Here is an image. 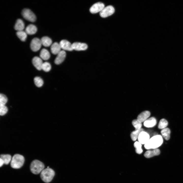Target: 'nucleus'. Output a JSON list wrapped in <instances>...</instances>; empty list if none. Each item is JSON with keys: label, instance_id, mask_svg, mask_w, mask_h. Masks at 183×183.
<instances>
[{"label": "nucleus", "instance_id": "1", "mask_svg": "<svg viewBox=\"0 0 183 183\" xmlns=\"http://www.w3.org/2000/svg\"><path fill=\"white\" fill-rule=\"evenodd\" d=\"M163 142V139L161 135H156L150 138L144 145V147L146 149L148 150L157 149L162 145Z\"/></svg>", "mask_w": 183, "mask_h": 183}, {"label": "nucleus", "instance_id": "2", "mask_svg": "<svg viewBox=\"0 0 183 183\" xmlns=\"http://www.w3.org/2000/svg\"><path fill=\"white\" fill-rule=\"evenodd\" d=\"M24 161V158L23 156L19 154H16L12 157L10 165L13 168L19 169L23 166Z\"/></svg>", "mask_w": 183, "mask_h": 183}, {"label": "nucleus", "instance_id": "3", "mask_svg": "<svg viewBox=\"0 0 183 183\" xmlns=\"http://www.w3.org/2000/svg\"><path fill=\"white\" fill-rule=\"evenodd\" d=\"M55 174L54 170L50 168L44 169L41 172L40 177L44 182L48 183L53 179Z\"/></svg>", "mask_w": 183, "mask_h": 183}, {"label": "nucleus", "instance_id": "4", "mask_svg": "<svg viewBox=\"0 0 183 183\" xmlns=\"http://www.w3.org/2000/svg\"><path fill=\"white\" fill-rule=\"evenodd\" d=\"M44 165L41 162L37 160H33L31 162L30 167L31 172L34 174L39 173L44 169Z\"/></svg>", "mask_w": 183, "mask_h": 183}, {"label": "nucleus", "instance_id": "5", "mask_svg": "<svg viewBox=\"0 0 183 183\" xmlns=\"http://www.w3.org/2000/svg\"><path fill=\"white\" fill-rule=\"evenodd\" d=\"M23 17L27 20L31 22H35L36 19L35 14L29 9H24L22 12Z\"/></svg>", "mask_w": 183, "mask_h": 183}, {"label": "nucleus", "instance_id": "6", "mask_svg": "<svg viewBox=\"0 0 183 183\" xmlns=\"http://www.w3.org/2000/svg\"><path fill=\"white\" fill-rule=\"evenodd\" d=\"M115 12V9L111 5L105 7L100 12V16L103 18L107 17L112 15Z\"/></svg>", "mask_w": 183, "mask_h": 183}, {"label": "nucleus", "instance_id": "7", "mask_svg": "<svg viewBox=\"0 0 183 183\" xmlns=\"http://www.w3.org/2000/svg\"><path fill=\"white\" fill-rule=\"evenodd\" d=\"M42 45L41 40L38 38H35L31 41L30 48L33 51L36 52L40 49Z\"/></svg>", "mask_w": 183, "mask_h": 183}, {"label": "nucleus", "instance_id": "8", "mask_svg": "<svg viewBox=\"0 0 183 183\" xmlns=\"http://www.w3.org/2000/svg\"><path fill=\"white\" fill-rule=\"evenodd\" d=\"M150 139L149 134L144 130L140 133L138 136V141L142 144H146Z\"/></svg>", "mask_w": 183, "mask_h": 183}, {"label": "nucleus", "instance_id": "9", "mask_svg": "<svg viewBox=\"0 0 183 183\" xmlns=\"http://www.w3.org/2000/svg\"><path fill=\"white\" fill-rule=\"evenodd\" d=\"M104 7V5L103 3L100 2H97L91 7L89 11L92 13L100 12Z\"/></svg>", "mask_w": 183, "mask_h": 183}, {"label": "nucleus", "instance_id": "10", "mask_svg": "<svg viewBox=\"0 0 183 183\" xmlns=\"http://www.w3.org/2000/svg\"><path fill=\"white\" fill-rule=\"evenodd\" d=\"M73 50L80 51L86 50L88 48L87 45L84 43L79 42H75L72 44Z\"/></svg>", "mask_w": 183, "mask_h": 183}, {"label": "nucleus", "instance_id": "11", "mask_svg": "<svg viewBox=\"0 0 183 183\" xmlns=\"http://www.w3.org/2000/svg\"><path fill=\"white\" fill-rule=\"evenodd\" d=\"M61 49L64 50L71 51L73 50L72 44L66 40H61L59 43Z\"/></svg>", "mask_w": 183, "mask_h": 183}, {"label": "nucleus", "instance_id": "12", "mask_svg": "<svg viewBox=\"0 0 183 183\" xmlns=\"http://www.w3.org/2000/svg\"><path fill=\"white\" fill-rule=\"evenodd\" d=\"M157 123L156 118L154 117L148 118L143 123V125L145 127L148 128H152L155 126Z\"/></svg>", "mask_w": 183, "mask_h": 183}, {"label": "nucleus", "instance_id": "13", "mask_svg": "<svg viewBox=\"0 0 183 183\" xmlns=\"http://www.w3.org/2000/svg\"><path fill=\"white\" fill-rule=\"evenodd\" d=\"M54 62L57 65L62 63L64 60L66 56V54L64 50H61L57 54Z\"/></svg>", "mask_w": 183, "mask_h": 183}, {"label": "nucleus", "instance_id": "14", "mask_svg": "<svg viewBox=\"0 0 183 183\" xmlns=\"http://www.w3.org/2000/svg\"><path fill=\"white\" fill-rule=\"evenodd\" d=\"M160 153V150L158 149L148 150L144 154V156L147 158H149L156 156H158Z\"/></svg>", "mask_w": 183, "mask_h": 183}, {"label": "nucleus", "instance_id": "15", "mask_svg": "<svg viewBox=\"0 0 183 183\" xmlns=\"http://www.w3.org/2000/svg\"><path fill=\"white\" fill-rule=\"evenodd\" d=\"M150 112L148 111H144L138 116L137 119L141 122H144L150 116Z\"/></svg>", "mask_w": 183, "mask_h": 183}, {"label": "nucleus", "instance_id": "16", "mask_svg": "<svg viewBox=\"0 0 183 183\" xmlns=\"http://www.w3.org/2000/svg\"><path fill=\"white\" fill-rule=\"evenodd\" d=\"M32 63L34 66L38 70L42 69L43 63L42 59L37 56L34 57L32 59Z\"/></svg>", "mask_w": 183, "mask_h": 183}, {"label": "nucleus", "instance_id": "17", "mask_svg": "<svg viewBox=\"0 0 183 183\" xmlns=\"http://www.w3.org/2000/svg\"><path fill=\"white\" fill-rule=\"evenodd\" d=\"M61 48L59 43L55 42L52 44L51 47L52 53L54 54H57L61 50Z\"/></svg>", "mask_w": 183, "mask_h": 183}, {"label": "nucleus", "instance_id": "18", "mask_svg": "<svg viewBox=\"0 0 183 183\" xmlns=\"http://www.w3.org/2000/svg\"><path fill=\"white\" fill-rule=\"evenodd\" d=\"M37 29L36 26L33 24H30L26 27L25 32L27 34L32 35L37 32Z\"/></svg>", "mask_w": 183, "mask_h": 183}, {"label": "nucleus", "instance_id": "19", "mask_svg": "<svg viewBox=\"0 0 183 183\" xmlns=\"http://www.w3.org/2000/svg\"><path fill=\"white\" fill-rule=\"evenodd\" d=\"M14 28L17 31L23 30L24 28V24L23 21L20 19H18L15 24Z\"/></svg>", "mask_w": 183, "mask_h": 183}, {"label": "nucleus", "instance_id": "20", "mask_svg": "<svg viewBox=\"0 0 183 183\" xmlns=\"http://www.w3.org/2000/svg\"><path fill=\"white\" fill-rule=\"evenodd\" d=\"M40 56L41 59L47 60L49 58L50 54L48 50L45 49H43L40 51Z\"/></svg>", "mask_w": 183, "mask_h": 183}, {"label": "nucleus", "instance_id": "21", "mask_svg": "<svg viewBox=\"0 0 183 183\" xmlns=\"http://www.w3.org/2000/svg\"><path fill=\"white\" fill-rule=\"evenodd\" d=\"M40 40L42 44L45 47H48L51 45L52 43V40L48 37H43Z\"/></svg>", "mask_w": 183, "mask_h": 183}, {"label": "nucleus", "instance_id": "22", "mask_svg": "<svg viewBox=\"0 0 183 183\" xmlns=\"http://www.w3.org/2000/svg\"><path fill=\"white\" fill-rule=\"evenodd\" d=\"M161 133L162 136L166 140H169L170 138L171 131L170 129L166 128L161 130Z\"/></svg>", "mask_w": 183, "mask_h": 183}, {"label": "nucleus", "instance_id": "23", "mask_svg": "<svg viewBox=\"0 0 183 183\" xmlns=\"http://www.w3.org/2000/svg\"><path fill=\"white\" fill-rule=\"evenodd\" d=\"M144 130V129L142 128L139 130H135L132 132L130 134V137L132 140L133 141L136 140L138 139L140 133Z\"/></svg>", "mask_w": 183, "mask_h": 183}, {"label": "nucleus", "instance_id": "24", "mask_svg": "<svg viewBox=\"0 0 183 183\" xmlns=\"http://www.w3.org/2000/svg\"><path fill=\"white\" fill-rule=\"evenodd\" d=\"M16 34L18 37L22 41H25L27 37V34L23 30L17 31Z\"/></svg>", "mask_w": 183, "mask_h": 183}, {"label": "nucleus", "instance_id": "25", "mask_svg": "<svg viewBox=\"0 0 183 183\" xmlns=\"http://www.w3.org/2000/svg\"><path fill=\"white\" fill-rule=\"evenodd\" d=\"M0 158L3 161L4 164H8L12 159L11 156L9 154L1 155Z\"/></svg>", "mask_w": 183, "mask_h": 183}, {"label": "nucleus", "instance_id": "26", "mask_svg": "<svg viewBox=\"0 0 183 183\" xmlns=\"http://www.w3.org/2000/svg\"><path fill=\"white\" fill-rule=\"evenodd\" d=\"M142 145L140 143L137 141L135 142L134 144V146L135 148V152L138 154H141L143 151L142 148Z\"/></svg>", "mask_w": 183, "mask_h": 183}, {"label": "nucleus", "instance_id": "27", "mask_svg": "<svg viewBox=\"0 0 183 183\" xmlns=\"http://www.w3.org/2000/svg\"><path fill=\"white\" fill-rule=\"evenodd\" d=\"M168 125L167 121L165 119H162L159 122L158 125V127L160 129H162L166 128Z\"/></svg>", "mask_w": 183, "mask_h": 183}, {"label": "nucleus", "instance_id": "28", "mask_svg": "<svg viewBox=\"0 0 183 183\" xmlns=\"http://www.w3.org/2000/svg\"><path fill=\"white\" fill-rule=\"evenodd\" d=\"M142 123L137 119H135L132 121V124L135 128V130H137L142 128Z\"/></svg>", "mask_w": 183, "mask_h": 183}, {"label": "nucleus", "instance_id": "29", "mask_svg": "<svg viewBox=\"0 0 183 183\" xmlns=\"http://www.w3.org/2000/svg\"><path fill=\"white\" fill-rule=\"evenodd\" d=\"M34 80L35 84L38 87H41L43 84V81L40 77H35L34 79Z\"/></svg>", "mask_w": 183, "mask_h": 183}, {"label": "nucleus", "instance_id": "30", "mask_svg": "<svg viewBox=\"0 0 183 183\" xmlns=\"http://www.w3.org/2000/svg\"><path fill=\"white\" fill-rule=\"evenodd\" d=\"M51 68L50 64L48 62H45L43 63L42 67V69L44 71L48 72L49 71Z\"/></svg>", "mask_w": 183, "mask_h": 183}, {"label": "nucleus", "instance_id": "31", "mask_svg": "<svg viewBox=\"0 0 183 183\" xmlns=\"http://www.w3.org/2000/svg\"><path fill=\"white\" fill-rule=\"evenodd\" d=\"M8 101L6 96L4 94H0V105H5Z\"/></svg>", "mask_w": 183, "mask_h": 183}, {"label": "nucleus", "instance_id": "32", "mask_svg": "<svg viewBox=\"0 0 183 183\" xmlns=\"http://www.w3.org/2000/svg\"><path fill=\"white\" fill-rule=\"evenodd\" d=\"M8 111V109L5 105H0V115L3 116L5 115Z\"/></svg>", "mask_w": 183, "mask_h": 183}, {"label": "nucleus", "instance_id": "33", "mask_svg": "<svg viewBox=\"0 0 183 183\" xmlns=\"http://www.w3.org/2000/svg\"><path fill=\"white\" fill-rule=\"evenodd\" d=\"M4 164V162L0 158V166L1 167Z\"/></svg>", "mask_w": 183, "mask_h": 183}]
</instances>
